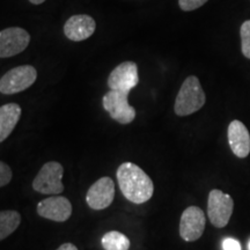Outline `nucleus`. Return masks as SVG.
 I'll list each match as a JSON object with an SVG mask.
<instances>
[{
	"instance_id": "obj_1",
	"label": "nucleus",
	"mask_w": 250,
	"mask_h": 250,
	"mask_svg": "<svg viewBox=\"0 0 250 250\" xmlns=\"http://www.w3.org/2000/svg\"><path fill=\"white\" fill-rule=\"evenodd\" d=\"M117 181L122 193L133 204H144L152 198L154 184L139 166L124 162L117 169Z\"/></svg>"
},
{
	"instance_id": "obj_2",
	"label": "nucleus",
	"mask_w": 250,
	"mask_h": 250,
	"mask_svg": "<svg viewBox=\"0 0 250 250\" xmlns=\"http://www.w3.org/2000/svg\"><path fill=\"white\" fill-rule=\"evenodd\" d=\"M205 102L206 95L202 88L201 81L196 76H190L181 86L175 100L174 111L177 116H189L201 110Z\"/></svg>"
},
{
	"instance_id": "obj_3",
	"label": "nucleus",
	"mask_w": 250,
	"mask_h": 250,
	"mask_svg": "<svg viewBox=\"0 0 250 250\" xmlns=\"http://www.w3.org/2000/svg\"><path fill=\"white\" fill-rule=\"evenodd\" d=\"M37 79L36 68L31 65L17 66L0 78V93L11 95L23 92L34 85Z\"/></svg>"
},
{
	"instance_id": "obj_4",
	"label": "nucleus",
	"mask_w": 250,
	"mask_h": 250,
	"mask_svg": "<svg viewBox=\"0 0 250 250\" xmlns=\"http://www.w3.org/2000/svg\"><path fill=\"white\" fill-rule=\"evenodd\" d=\"M62 175L64 168L59 162H46L33 181L34 190L44 195H59L64 191L62 182Z\"/></svg>"
},
{
	"instance_id": "obj_5",
	"label": "nucleus",
	"mask_w": 250,
	"mask_h": 250,
	"mask_svg": "<svg viewBox=\"0 0 250 250\" xmlns=\"http://www.w3.org/2000/svg\"><path fill=\"white\" fill-rule=\"evenodd\" d=\"M234 210V201L228 193L219 189L211 190L208 199V217L217 228H224L229 223Z\"/></svg>"
},
{
	"instance_id": "obj_6",
	"label": "nucleus",
	"mask_w": 250,
	"mask_h": 250,
	"mask_svg": "<svg viewBox=\"0 0 250 250\" xmlns=\"http://www.w3.org/2000/svg\"><path fill=\"white\" fill-rule=\"evenodd\" d=\"M127 95L129 93L109 90L102 100L104 110L120 124H130L136 118V109L129 104Z\"/></svg>"
},
{
	"instance_id": "obj_7",
	"label": "nucleus",
	"mask_w": 250,
	"mask_h": 250,
	"mask_svg": "<svg viewBox=\"0 0 250 250\" xmlns=\"http://www.w3.org/2000/svg\"><path fill=\"white\" fill-rule=\"evenodd\" d=\"M206 217L198 206H189L183 211L180 220V235L186 242L201 239L205 229Z\"/></svg>"
},
{
	"instance_id": "obj_8",
	"label": "nucleus",
	"mask_w": 250,
	"mask_h": 250,
	"mask_svg": "<svg viewBox=\"0 0 250 250\" xmlns=\"http://www.w3.org/2000/svg\"><path fill=\"white\" fill-rule=\"evenodd\" d=\"M30 35L20 27H9L0 31V58L13 57L27 49Z\"/></svg>"
},
{
	"instance_id": "obj_9",
	"label": "nucleus",
	"mask_w": 250,
	"mask_h": 250,
	"mask_svg": "<svg viewBox=\"0 0 250 250\" xmlns=\"http://www.w3.org/2000/svg\"><path fill=\"white\" fill-rule=\"evenodd\" d=\"M138 66L133 62H124L111 71L108 78V87L110 90L130 93L138 85Z\"/></svg>"
},
{
	"instance_id": "obj_10",
	"label": "nucleus",
	"mask_w": 250,
	"mask_h": 250,
	"mask_svg": "<svg viewBox=\"0 0 250 250\" xmlns=\"http://www.w3.org/2000/svg\"><path fill=\"white\" fill-rule=\"evenodd\" d=\"M115 198V183L105 176L93 183L87 191L86 202L90 208L100 211L109 208Z\"/></svg>"
},
{
	"instance_id": "obj_11",
	"label": "nucleus",
	"mask_w": 250,
	"mask_h": 250,
	"mask_svg": "<svg viewBox=\"0 0 250 250\" xmlns=\"http://www.w3.org/2000/svg\"><path fill=\"white\" fill-rule=\"evenodd\" d=\"M36 211L40 217L56 223H64L71 217L72 204L66 197H48L39 203Z\"/></svg>"
},
{
	"instance_id": "obj_12",
	"label": "nucleus",
	"mask_w": 250,
	"mask_h": 250,
	"mask_svg": "<svg viewBox=\"0 0 250 250\" xmlns=\"http://www.w3.org/2000/svg\"><path fill=\"white\" fill-rule=\"evenodd\" d=\"M96 29V22L92 17L78 14L68 18L64 24V34L73 42H81L89 39Z\"/></svg>"
},
{
	"instance_id": "obj_13",
	"label": "nucleus",
	"mask_w": 250,
	"mask_h": 250,
	"mask_svg": "<svg viewBox=\"0 0 250 250\" xmlns=\"http://www.w3.org/2000/svg\"><path fill=\"white\" fill-rule=\"evenodd\" d=\"M227 138L234 155L245 159L250 153V133L241 121L234 120L228 125Z\"/></svg>"
},
{
	"instance_id": "obj_14",
	"label": "nucleus",
	"mask_w": 250,
	"mask_h": 250,
	"mask_svg": "<svg viewBox=\"0 0 250 250\" xmlns=\"http://www.w3.org/2000/svg\"><path fill=\"white\" fill-rule=\"evenodd\" d=\"M21 107L18 103H7L0 107V143L13 132L21 117Z\"/></svg>"
},
{
	"instance_id": "obj_15",
	"label": "nucleus",
	"mask_w": 250,
	"mask_h": 250,
	"mask_svg": "<svg viewBox=\"0 0 250 250\" xmlns=\"http://www.w3.org/2000/svg\"><path fill=\"white\" fill-rule=\"evenodd\" d=\"M21 215L13 210L0 211V241L13 234L20 226Z\"/></svg>"
},
{
	"instance_id": "obj_16",
	"label": "nucleus",
	"mask_w": 250,
	"mask_h": 250,
	"mask_svg": "<svg viewBox=\"0 0 250 250\" xmlns=\"http://www.w3.org/2000/svg\"><path fill=\"white\" fill-rule=\"evenodd\" d=\"M101 245L104 250H129L130 240L123 233L111 230L102 236Z\"/></svg>"
},
{
	"instance_id": "obj_17",
	"label": "nucleus",
	"mask_w": 250,
	"mask_h": 250,
	"mask_svg": "<svg viewBox=\"0 0 250 250\" xmlns=\"http://www.w3.org/2000/svg\"><path fill=\"white\" fill-rule=\"evenodd\" d=\"M241 36V51L246 58L250 59V20H247L240 28Z\"/></svg>"
},
{
	"instance_id": "obj_18",
	"label": "nucleus",
	"mask_w": 250,
	"mask_h": 250,
	"mask_svg": "<svg viewBox=\"0 0 250 250\" xmlns=\"http://www.w3.org/2000/svg\"><path fill=\"white\" fill-rule=\"evenodd\" d=\"M208 0H179L180 8L184 12H191L195 9L202 7Z\"/></svg>"
},
{
	"instance_id": "obj_19",
	"label": "nucleus",
	"mask_w": 250,
	"mask_h": 250,
	"mask_svg": "<svg viewBox=\"0 0 250 250\" xmlns=\"http://www.w3.org/2000/svg\"><path fill=\"white\" fill-rule=\"evenodd\" d=\"M13 173H12L11 167L5 162L0 161V188L7 186L12 181Z\"/></svg>"
},
{
	"instance_id": "obj_20",
	"label": "nucleus",
	"mask_w": 250,
	"mask_h": 250,
	"mask_svg": "<svg viewBox=\"0 0 250 250\" xmlns=\"http://www.w3.org/2000/svg\"><path fill=\"white\" fill-rule=\"evenodd\" d=\"M223 249L224 250H242L240 242L232 237H227L223 242Z\"/></svg>"
},
{
	"instance_id": "obj_21",
	"label": "nucleus",
	"mask_w": 250,
	"mask_h": 250,
	"mask_svg": "<svg viewBox=\"0 0 250 250\" xmlns=\"http://www.w3.org/2000/svg\"><path fill=\"white\" fill-rule=\"evenodd\" d=\"M56 250H78V248L73 245V243L67 242V243H64V245H62L61 247H58Z\"/></svg>"
},
{
	"instance_id": "obj_22",
	"label": "nucleus",
	"mask_w": 250,
	"mask_h": 250,
	"mask_svg": "<svg viewBox=\"0 0 250 250\" xmlns=\"http://www.w3.org/2000/svg\"><path fill=\"white\" fill-rule=\"evenodd\" d=\"M29 1L31 2V4H34V5H41V4H43V2H44L45 0H29Z\"/></svg>"
},
{
	"instance_id": "obj_23",
	"label": "nucleus",
	"mask_w": 250,
	"mask_h": 250,
	"mask_svg": "<svg viewBox=\"0 0 250 250\" xmlns=\"http://www.w3.org/2000/svg\"><path fill=\"white\" fill-rule=\"evenodd\" d=\"M248 249L250 250V241H249V245H248Z\"/></svg>"
}]
</instances>
